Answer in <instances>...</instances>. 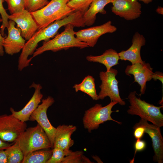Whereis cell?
Returning <instances> with one entry per match:
<instances>
[{
	"label": "cell",
	"mask_w": 163,
	"mask_h": 163,
	"mask_svg": "<svg viewBox=\"0 0 163 163\" xmlns=\"http://www.w3.org/2000/svg\"><path fill=\"white\" fill-rule=\"evenodd\" d=\"M136 91L130 92L128 96L130 103L127 110L128 114L137 115L141 119L161 127L163 126V115L161 112L163 106H156L142 100L136 96Z\"/></svg>",
	"instance_id": "3"
},
{
	"label": "cell",
	"mask_w": 163,
	"mask_h": 163,
	"mask_svg": "<svg viewBox=\"0 0 163 163\" xmlns=\"http://www.w3.org/2000/svg\"><path fill=\"white\" fill-rule=\"evenodd\" d=\"M42 103L39 105L31 115L29 120L36 121L47 134L53 148L56 128L54 127L48 119L47 111L48 108L54 102V99L50 96L42 100Z\"/></svg>",
	"instance_id": "8"
},
{
	"label": "cell",
	"mask_w": 163,
	"mask_h": 163,
	"mask_svg": "<svg viewBox=\"0 0 163 163\" xmlns=\"http://www.w3.org/2000/svg\"><path fill=\"white\" fill-rule=\"evenodd\" d=\"M25 9L30 12L40 9L49 2L48 0H24Z\"/></svg>",
	"instance_id": "26"
},
{
	"label": "cell",
	"mask_w": 163,
	"mask_h": 163,
	"mask_svg": "<svg viewBox=\"0 0 163 163\" xmlns=\"http://www.w3.org/2000/svg\"><path fill=\"white\" fill-rule=\"evenodd\" d=\"M86 59L90 62H98L104 65L106 68V71H109L113 66L119 64L120 57L118 53L111 48L106 50L100 55L88 56L86 57Z\"/></svg>",
	"instance_id": "19"
},
{
	"label": "cell",
	"mask_w": 163,
	"mask_h": 163,
	"mask_svg": "<svg viewBox=\"0 0 163 163\" xmlns=\"http://www.w3.org/2000/svg\"><path fill=\"white\" fill-rule=\"evenodd\" d=\"M52 153V149H49L35 151L24 156L21 163H46Z\"/></svg>",
	"instance_id": "21"
},
{
	"label": "cell",
	"mask_w": 163,
	"mask_h": 163,
	"mask_svg": "<svg viewBox=\"0 0 163 163\" xmlns=\"http://www.w3.org/2000/svg\"><path fill=\"white\" fill-rule=\"evenodd\" d=\"M32 88L35 89L34 94L22 109L17 111L12 107L10 109L13 116L23 122L29 120L31 115L37 107L43 97V95L41 92L42 88L41 85L33 82L30 86V88Z\"/></svg>",
	"instance_id": "15"
},
{
	"label": "cell",
	"mask_w": 163,
	"mask_h": 163,
	"mask_svg": "<svg viewBox=\"0 0 163 163\" xmlns=\"http://www.w3.org/2000/svg\"><path fill=\"white\" fill-rule=\"evenodd\" d=\"M134 129L133 136L136 139H141L143 137L145 133L144 128L142 126L133 127Z\"/></svg>",
	"instance_id": "30"
},
{
	"label": "cell",
	"mask_w": 163,
	"mask_h": 163,
	"mask_svg": "<svg viewBox=\"0 0 163 163\" xmlns=\"http://www.w3.org/2000/svg\"><path fill=\"white\" fill-rule=\"evenodd\" d=\"M8 22L9 26L7 28L8 35L3 40V46L6 53L13 55L22 50L26 40L21 35L20 29L15 27V22L11 20Z\"/></svg>",
	"instance_id": "14"
},
{
	"label": "cell",
	"mask_w": 163,
	"mask_h": 163,
	"mask_svg": "<svg viewBox=\"0 0 163 163\" xmlns=\"http://www.w3.org/2000/svg\"><path fill=\"white\" fill-rule=\"evenodd\" d=\"M8 19L14 21L20 29L22 37L29 40L38 30V27L30 12L25 9L8 16Z\"/></svg>",
	"instance_id": "13"
},
{
	"label": "cell",
	"mask_w": 163,
	"mask_h": 163,
	"mask_svg": "<svg viewBox=\"0 0 163 163\" xmlns=\"http://www.w3.org/2000/svg\"><path fill=\"white\" fill-rule=\"evenodd\" d=\"M17 141L24 156L35 151L52 148L47 134L38 123L27 128Z\"/></svg>",
	"instance_id": "4"
},
{
	"label": "cell",
	"mask_w": 163,
	"mask_h": 163,
	"mask_svg": "<svg viewBox=\"0 0 163 163\" xmlns=\"http://www.w3.org/2000/svg\"><path fill=\"white\" fill-rule=\"evenodd\" d=\"M117 103L110 101L107 105L103 107L101 104H97L85 111L83 118L84 128L89 133L97 129L100 124L108 121H112L119 124L122 123L113 119L111 117L113 107Z\"/></svg>",
	"instance_id": "5"
},
{
	"label": "cell",
	"mask_w": 163,
	"mask_h": 163,
	"mask_svg": "<svg viewBox=\"0 0 163 163\" xmlns=\"http://www.w3.org/2000/svg\"><path fill=\"white\" fill-rule=\"evenodd\" d=\"M83 154L82 151H72L64 158L61 163H92Z\"/></svg>",
	"instance_id": "23"
},
{
	"label": "cell",
	"mask_w": 163,
	"mask_h": 163,
	"mask_svg": "<svg viewBox=\"0 0 163 163\" xmlns=\"http://www.w3.org/2000/svg\"><path fill=\"white\" fill-rule=\"evenodd\" d=\"M143 127L145 133L151 138L152 147L154 151L153 159L158 163H163V138L161 134L160 127L153 124H149L147 121L141 119L139 122L133 126Z\"/></svg>",
	"instance_id": "10"
},
{
	"label": "cell",
	"mask_w": 163,
	"mask_h": 163,
	"mask_svg": "<svg viewBox=\"0 0 163 163\" xmlns=\"http://www.w3.org/2000/svg\"><path fill=\"white\" fill-rule=\"evenodd\" d=\"M8 160L5 149L0 150V163H7Z\"/></svg>",
	"instance_id": "31"
},
{
	"label": "cell",
	"mask_w": 163,
	"mask_h": 163,
	"mask_svg": "<svg viewBox=\"0 0 163 163\" xmlns=\"http://www.w3.org/2000/svg\"><path fill=\"white\" fill-rule=\"evenodd\" d=\"M74 26L71 24L65 26L64 30L51 40L44 41L42 46L38 48L33 54L32 58L46 51L56 52L62 50H66L71 48L81 49L88 47L87 44L78 40L75 37Z\"/></svg>",
	"instance_id": "2"
},
{
	"label": "cell",
	"mask_w": 163,
	"mask_h": 163,
	"mask_svg": "<svg viewBox=\"0 0 163 163\" xmlns=\"http://www.w3.org/2000/svg\"><path fill=\"white\" fill-rule=\"evenodd\" d=\"M27 124L11 114L0 115V138L7 142H14L26 129Z\"/></svg>",
	"instance_id": "7"
},
{
	"label": "cell",
	"mask_w": 163,
	"mask_h": 163,
	"mask_svg": "<svg viewBox=\"0 0 163 163\" xmlns=\"http://www.w3.org/2000/svg\"><path fill=\"white\" fill-rule=\"evenodd\" d=\"M113 0H94L90 4L88 10L84 14L83 18L85 25L90 26L93 24L95 21L96 15L100 13H106L105 7L112 3Z\"/></svg>",
	"instance_id": "18"
},
{
	"label": "cell",
	"mask_w": 163,
	"mask_h": 163,
	"mask_svg": "<svg viewBox=\"0 0 163 163\" xmlns=\"http://www.w3.org/2000/svg\"><path fill=\"white\" fill-rule=\"evenodd\" d=\"M117 28L109 21L99 26L80 30L75 32L76 38L79 41L86 43L88 47H93L102 35L108 33H113Z\"/></svg>",
	"instance_id": "9"
},
{
	"label": "cell",
	"mask_w": 163,
	"mask_h": 163,
	"mask_svg": "<svg viewBox=\"0 0 163 163\" xmlns=\"http://www.w3.org/2000/svg\"><path fill=\"white\" fill-rule=\"evenodd\" d=\"M94 0H71L68 6L74 12L79 11L83 14L88 10Z\"/></svg>",
	"instance_id": "24"
},
{
	"label": "cell",
	"mask_w": 163,
	"mask_h": 163,
	"mask_svg": "<svg viewBox=\"0 0 163 163\" xmlns=\"http://www.w3.org/2000/svg\"><path fill=\"white\" fill-rule=\"evenodd\" d=\"M112 3V11L127 21L136 19L141 14V5L137 0H113Z\"/></svg>",
	"instance_id": "12"
},
{
	"label": "cell",
	"mask_w": 163,
	"mask_h": 163,
	"mask_svg": "<svg viewBox=\"0 0 163 163\" xmlns=\"http://www.w3.org/2000/svg\"><path fill=\"white\" fill-rule=\"evenodd\" d=\"M5 0H0V14L2 19V23L0 27V31L2 35L4 36V30L5 28H8L9 26L8 15L5 9L3 3Z\"/></svg>",
	"instance_id": "28"
},
{
	"label": "cell",
	"mask_w": 163,
	"mask_h": 163,
	"mask_svg": "<svg viewBox=\"0 0 163 163\" xmlns=\"http://www.w3.org/2000/svg\"><path fill=\"white\" fill-rule=\"evenodd\" d=\"M143 2L145 4H148L151 2L153 0H137Z\"/></svg>",
	"instance_id": "36"
},
{
	"label": "cell",
	"mask_w": 163,
	"mask_h": 163,
	"mask_svg": "<svg viewBox=\"0 0 163 163\" xmlns=\"http://www.w3.org/2000/svg\"><path fill=\"white\" fill-rule=\"evenodd\" d=\"M57 147L53 148L52 155L46 163H61L64 158L72 152Z\"/></svg>",
	"instance_id": "25"
},
{
	"label": "cell",
	"mask_w": 163,
	"mask_h": 163,
	"mask_svg": "<svg viewBox=\"0 0 163 163\" xmlns=\"http://www.w3.org/2000/svg\"><path fill=\"white\" fill-rule=\"evenodd\" d=\"M152 79L156 80H159L163 83V73L160 72H156L154 73Z\"/></svg>",
	"instance_id": "33"
},
{
	"label": "cell",
	"mask_w": 163,
	"mask_h": 163,
	"mask_svg": "<svg viewBox=\"0 0 163 163\" xmlns=\"http://www.w3.org/2000/svg\"><path fill=\"white\" fill-rule=\"evenodd\" d=\"M11 145L8 142L3 141L0 138V150L5 149Z\"/></svg>",
	"instance_id": "34"
},
{
	"label": "cell",
	"mask_w": 163,
	"mask_h": 163,
	"mask_svg": "<svg viewBox=\"0 0 163 163\" xmlns=\"http://www.w3.org/2000/svg\"><path fill=\"white\" fill-rule=\"evenodd\" d=\"M117 73V70L112 68L109 71H101L100 72L101 84L99 86L101 90L98 95L99 99L103 100L108 97L111 101L116 102L120 105L124 106L126 104V102L120 95L119 82L116 78Z\"/></svg>",
	"instance_id": "6"
},
{
	"label": "cell",
	"mask_w": 163,
	"mask_h": 163,
	"mask_svg": "<svg viewBox=\"0 0 163 163\" xmlns=\"http://www.w3.org/2000/svg\"><path fill=\"white\" fill-rule=\"evenodd\" d=\"M71 0H51L46 6L30 12L38 30L45 28L55 21L65 18L74 12L67 5Z\"/></svg>",
	"instance_id": "1"
},
{
	"label": "cell",
	"mask_w": 163,
	"mask_h": 163,
	"mask_svg": "<svg viewBox=\"0 0 163 163\" xmlns=\"http://www.w3.org/2000/svg\"><path fill=\"white\" fill-rule=\"evenodd\" d=\"M132 44L126 50H122L118 53L120 59L128 60L132 64L143 62L141 56V49L145 44L146 40L144 36L138 32L135 33L132 40Z\"/></svg>",
	"instance_id": "16"
},
{
	"label": "cell",
	"mask_w": 163,
	"mask_h": 163,
	"mask_svg": "<svg viewBox=\"0 0 163 163\" xmlns=\"http://www.w3.org/2000/svg\"><path fill=\"white\" fill-rule=\"evenodd\" d=\"M73 88L76 92L82 91L87 94L93 100L96 101L99 99L96 89L95 79L91 75L86 76L81 83L75 84Z\"/></svg>",
	"instance_id": "20"
},
{
	"label": "cell",
	"mask_w": 163,
	"mask_h": 163,
	"mask_svg": "<svg viewBox=\"0 0 163 163\" xmlns=\"http://www.w3.org/2000/svg\"><path fill=\"white\" fill-rule=\"evenodd\" d=\"M2 22V19L0 17V23ZM5 37H3L0 31V56H2L4 55V51L3 46V43Z\"/></svg>",
	"instance_id": "32"
},
{
	"label": "cell",
	"mask_w": 163,
	"mask_h": 163,
	"mask_svg": "<svg viewBox=\"0 0 163 163\" xmlns=\"http://www.w3.org/2000/svg\"><path fill=\"white\" fill-rule=\"evenodd\" d=\"M156 12L158 14H163V8L161 6H158L156 9Z\"/></svg>",
	"instance_id": "35"
},
{
	"label": "cell",
	"mask_w": 163,
	"mask_h": 163,
	"mask_svg": "<svg viewBox=\"0 0 163 163\" xmlns=\"http://www.w3.org/2000/svg\"><path fill=\"white\" fill-rule=\"evenodd\" d=\"M8 5L11 14L21 11L25 9L24 0H5Z\"/></svg>",
	"instance_id": "27"
},
{
	"label": "cell",
	"mask_w": 163,
	"mask_h": 163,
	"mask_svg": "<svg viewBox=\"0 0 163 163\" xmlns=\"http://www.w3.org/2000/svg\"><path fill=\"white\" fill-rule=\"evenodd\" d=\"M53 147H57L68 150L74 144L71 135L76 130V127L72 125H59L56 128Z\"/></svg>",
	"instance_id": "17"
},
{
	"label": "cell",
	"mask_w": 163,
	"mask_h": 163,
	"mask_svg": "<svg viewBox=\"0 0 163 163\" xmlns=\"http://www.w3.org/2000/svg\"><path fill=\"white\" fill-rule=\"evenodd\" d=\"M5 151L7 157V163H21L24 155L17 141Z\"/></svg>",
	"instance_id": "22"
},
{
	"label": "cell",
	"mask_w": 163,
	"mask_h": 163,
	"mask_svg": "<svg viewBox=\"0 0 163 163\" xmlns=\"http://www.w3.org/2000/svg\"><path fill=\"white\" fill-rule=\"evenodd\" d=\"M134 144L135 153L133 159L130 161V163H133L135 155L137 152H142L144 150L146 147V142L141 139H137Z\"/></svg>",
	"instance_id": "29"
},
{
	"label": "cell",
	"mask_w": 163,
	"mask_h": 163,
	"mask_svg": "<svg viewBox=\"0 0 163 163\" xmlns=\"http://www.w3.org/2000/svg\"><path fill=\"white\" fill-rule=\"evenodd\" d=\"M125 72L127 75H133L134 82H137L140 87L139 94L140 96L145 93L146 83L152 79L154 73L150 64L146 63L145 61L142 63L137 62L128 65Z\"/></svg>",
	"instance_id": "11"
}]
</instances>
